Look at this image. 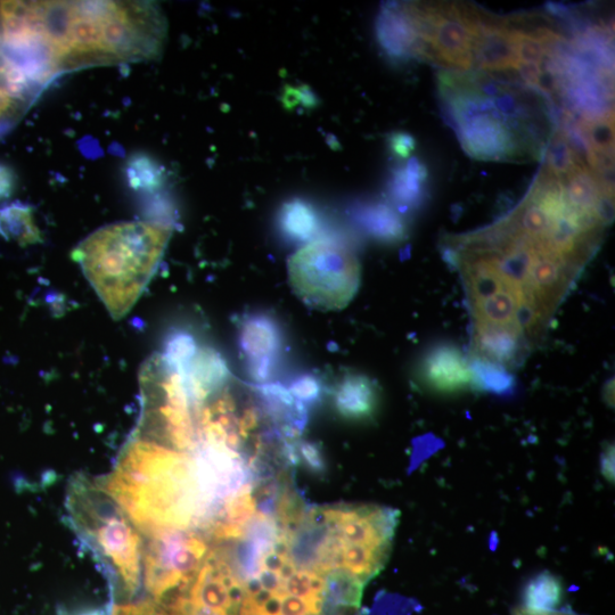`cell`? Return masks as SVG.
Returning a JSON list of instances; mask_svg holds the SVG:
<instances>
[{
	"mask_svg": "<svg viewBox=\"0 0 615 615\" xmlns=\"http://www.w3.org/2000/svg\"><path fill=\"white\" fill-rule=\"evenodd\" d=\"M519 60L511 38L508 20H496L485 14L477 45L474 49V68L483 72L516 71Z\"/></svg>",
	"mask_w": 615,
	"mask_h": 615,
	"instance_id": "obj_15",
	"label": "cell"
},
{
	"mask_svg": "<svg viewBox=\"0 0 615 615\" xmlns=\"http://www.w3.org/2000/svg\"><path fill=\"white\" fill-rule=\"evenodd\" d=\"M299 88L301 92V105L303 108L308 110L316 109L318 105V98L313 92V89L307 85H301Z\"/></svg>",
	"mask_w": 615,
	"mask_h": 615,
	"instance_id": "obj_38",
	"label": "cell"
},
{
	"mask_svg": "<svg viewBox=\"0 0 615 615\" xmlns=\"http://www.w3.org/2000/svg\"><path fill=\"white\" fill-rule=\"evenodd\" d=\"M258 578L262 589H265L267 592L275 595H285L284 580L281 578L280 574L272 571L261 570L258 574Z\"/></svg>",
	"mask_w": 615,
	"mask_h": 615,
	"instance_id": "obj_33",
	"label": "cell"
},
{
	"mask_svg": "<svg viewBox=\"0 0 615 615\" xmlns=\"http://www.w3.org/2000/svg\"><path fill=\"white\" fill-rule=\"evenodd\" d=\"M290 283L308 306L331 311L347 307L362 280V267L347 244L319 239L303 245L289 261Z\"/></svg>",
	"mask_w": 615,
	"mask_h": 615,
	"instance_id": "obj_8",
	"label": "cell"
},
{
	"mask_svg": "<svg viewBox=\"0 0 615 615\" xmlns=\"http://www.w3.org/2000/svg\"><path fill=\"white\" fill-rule=\"evenodd\" d=\"M423 184L420 178L410 174L405 167L393 171L389 188L390 196L397 204V211L401 216L420 207L425 198Z\"/></svg>",
	"mask_w": 615,
	"mask_h": 615,
	"instance_id": "obj_26",
	"label": "cell"
},
{
	"mask_svg": "<svg viewBox=\"0 0 615 615\" xmlns=\"http://www.w3.org/2000/svg\"><path fill=\"white\" fill-rule=\"evenodd\" d=\"M469 362L473 390L491 393L498 397H510L518 387L511 369L479 357L471 356Z\"/></svg>",
	"mask_w": 615,
	"mask_h": 615,
	"instance_id": "obj_23",
	"label": "cell"
},
{
	"mask_svg": "<svg viewBox=\"0 0 615 615\" xmlns=\"http://www.w3.org/2000/svg\"><path fill=\"white\" fill-rule=\"evenodd\" d=\"M560 180L565 202L570 208L585 213V215L598 217V203H600L603 193L608 192L602 190L593 171L586 164H577L570 174Z\"/></svg>",
	"mask_w": 615,
	"mask_h": 615,
	"instance_id": "obj_20",
	"label": "cell"
},
{
	"mask_svg": "<svg viewBox=\"0 0 615 615\" xmlns=\"http://www.w3.org/2000/svg\"><path fill=\"white\" fill-rule=\"evenodd\" d=\"M300 463L305 464L307 469L314 474L326 473V462L321 448L309 441H300L297 444Z\"/></svg>",
	"mask_w": 615,
	"mask_h": 615,
	"instance_id": "obj_30",
	"label": "cell"
},
{
	"mask_svg": "<svg viewBox=\"0 0 615 615\" xmlns=\"http://www.w3.org/2000/svg\"><path fill=\"white\" fill-rule=\"evenodd\" d=\"M16 186V175L12 168L0 163V201L10 198Z\"/></svg>",
	"mask_w": 615,
	"mask_h": 615,
	"instance_id": "obj_34",
	"label": "cell"
},
{
	"mask_svg": "<svg viewBox=\"0 0 615 615\" xmlns=\"http://www.w3.org/2000/svg\"><path fill=\"white\" fill-rule=\"evenodd\" d=\"M80 615H108L104 611H89Z\"/></svg>",
	"mask_w": 615,
	"mask_h": 615,
	"instance_id": "obj_40",
	"label": "cell"
},
{
	"mask_svg": "<svg viewBox=\"0 0 615 615\" xmlns=\"http://www.w3.org/2000/svg\"><path fill=\"white\" fill-rule=\"evenodd\" d=\"M281 103L287 111H293L301 104V92L299 87L286 85L283 88Z\"/></svg>",
	"mask_w": 615,
	"mask_h": 615,
	"instance_id": "obj_36",
	"label": "cell"
},
{
	"mask_svg": "<svg viewBox=\"0 0 615 615\" xmlns=\"http://www.w3.org/2000/svg\"><path fill=\"white\" fill-rule=\"evenodd\" d=\"M171 234L168 224L129 221L98 229L73 251V260L117 321L150 284Z\"/></svg>",
	"mask_w": 615,
	"mask_h": 615,
	"instance_id": "obj_4",
	"label": "cell"
},
{
	"mask_svg": "<svg viewBox=\"0 0 615 615\" xmlns=\"http://www.w3.org/2000/svg\"><path fill=\"white\" fill-rule=\"evenodd\" d=\"M142 414L133 434L183 453L199 442L196 409L183 376L162 355H154L141 369Z\"/></svg>",
	"mask_w": 615,
	"mask_h": 615,
	"instance_id": "obj_6",
	"label": "cell"
},
{
	"mask_svg": "<svg viewBox=\"0 0 615 615\" xmlns=\"http://www.w3.org/2000/svg\"><path fill=\"white\" fill-rule=\"evenodd\" d=\"M317 615H322V614H317Z\"/></svg>",
	"mask_w": 615,
	"mask_h": 615,
	"instance_id": "obj_41",
	"label": "cell"
},
{
	"mask_svg": "<svg viewBox=\"0 0 615 615\" xmlns=\"http://www.w3.org/2000/svg\"><path fill=\"white\" fill-rule=\"evenodd\" d=\"M364 584L346 570L336 569L325 574L323 608H359Z\"/></svg>",
	"mask_w": 615,
	"mask_h": 615,
	"instance_id": "obj_24",
	"label": "cell"
},
{
	"mask_svg": "<svg viewBox=\"0 0 615 615\" xmlns=\"http://www.w3.org/2000/svg\"><path fill=\"white\" fill-rule=\"evenodd\" d=\"M287 390L290 391L294 399H297L307 409L316 406L323 395L321 381L309 374L295 377Z\"/></svg>",
	"mask_w": 615,
	"mask_h": 615,
	"instance_id": "obj_29",
	"label": "cell"
},
{
	"mask_svg": "<svg viewBox=\"0 0 615 615\" xmlns=\"http://www.w3.org/2000/svg\"><path fill=\"white\" fill-rule=\"evenodd\" d=\"M376 37L392 60L413 59L416 36L401 4L382 7L376 20Z\"/></svg>",
	"mask_w": 615,
	"mask_h": 615,
	"instance_id": "obj_18",
	"label": "cell"
},
{
	"mask_svg": "<svg viewBox=\"0 0 615 615\" xmlns=\"http://www.w3.org/2000/svg\"><path fill=\"white\" fill-rule=\"evenodd\" d=\"M438 80L442 112L471 158L500 162L545 158L557 130L551 98L486 72L441 71Z\"/></svg>",
	"mask_w": 615,
	"mask_h": 615,
	"instance_id": "obj_1",
	"label": "cell"
},
{
	"mask_svg": "<svg viewBox=\"0 0 615 615\" xmlns=\"http://www.w3.org/2000/svg\"><path fill=\"white\" fill-rule=\"evenodd\" d=\"M126 178L130 188L136 192L154 193L166 183V169L149 154L137 153L129 159Z\"/></svg>",
	"mask_w": 615,
	"mask_h": 615,
	"instance_id": "obj_25",
	"label": "cell"
},
{
	"mask_svg": "<svg viewBox=\"0 0 615 615\" xmlns=\"http://www.w3.org/2000/svg\"><path fill=\"white\" fill-rule=\"evenodd\" d=\"M512 615H579V614L574 613L572 611H567V610H556L553 612H532L520 606V608H516L513 610Z\"/></svg>",
	"mask_w": 615,
	"mask_h": 615,
	"instance_id": "obj_39",
	"label": "cell"
},
{
	"mask_svg": "<svg viewBox=\"0 0 615 615\" xmlns=\"http://www.w3.org/2000/svg\"><path fill=\"white\" fill-rule=\"evenodd\" d=\"M100 483L145 536L203 527L205 512L191 454L133 436Z\"/></svg>",
	"mask_w": 615,
	"mask_h": 615,
	"instance_id": "obj_3",
	"label": "cell"
},
{
	"mask_svg": "<svg viewBox=\"0 0 615 615\" xmlns=\"http://www.w3.org/2000/svg\"><path fill=\"white\" fill-rule=\"evenodd\" d=\"M291 562L289 555L270 551L261 561V570L272 571L280 574L287 563Z\"/></svg>",
	"mask_w": 615,
	"mask_h": 615,
	"instance_id": "obj_35",
	"label": "cell"
},
{
	"mask_svg": "<svg viewBox=\"0 0 615 615\" xmlns=\"http://www.w3.org/2000/svg\"><path fill=\"white\" fill-rule=\"evenodd\" d=\"M564 600V586L556 574L544 571L532 577L522 592V608L532 612H553Z\"/></svg>",
	"mask_w": 615,
	"mask_h": 615,
	"instance_id": "obj_22",
	"label": "cell"
},
{
	"mask_svg": "<svg viewBox=\"0 0 615 615\" xmlns=\"http://www.w3.org/2000/svg\"><path fill=\"white\" fill-rule=\"evenodd\" d=\"M180 375L183 376L188 395L198 413L209 399L226 389L231 372L217 350L200 347L186 371Z\"/></svg>",
	"mask_w": 615,
	"mask_h": 615,
	"instance_id": "obj_14",
	"label": "cell"
},
{
	"mask_svg": "<svg viewBox=\"0 0 615 615\" xmlns=\"http://www.w3.org/2000/svg\"><path fill=\"white\" fill-rule=\"evenodd\" d=\"M210 547L209 540L196 530L167 529L146 536L144 584L152 600L169 592L182 593L191 600Z\"/></svg>",
	"mask_w": 615,
	"mask_h": 615,
	"instance_id": "obj_9",
	"label": "cell"
},
{
	"mask_svg": "<svg viewBox=\"0 0 615 615\" xmlns=\"http://www.w3.org/2000/svg\"><path fill=\"white\" fill-rule=\"evenodd\" d=\"M416 376L425 389L440 395L472 389L469 358L451 343H440L426 351L417 365Z\"/></svg>",
	"mask_w": 615,
	"mask_h": 615,
	"instance_id": "obj_11",
	"label": "cell"
},
{
	"mask_svg": "<svg viewBox=\"0 0 615 615\" xmlns=\"http://www.w3.org/2000/svg\"><path fill=\"white\" fill-rule=\"evenodd\" d=\"M545 158L546 161L543 169L557 179H562L570 174L577 164H584L574 154L562 129L555 131L551 142L548 144Z\"/></svg>",
	"mask_w": 615,
	"mask_h": 615,
	"instance_id": "obj_27",
	"label": "cell"
},
{
	"mask_svg": "<svg viewBox=\"0 0 615 615\" xmlns=\"http://www.w3.org/2000/svg\"><path fill=\"white\" fill-rule=\"evenodd\" d=\"M416 40L413 59L436 63L450 71L474 68V49L485 14L464 3L401 4Z\"/></svg>",
	"mask_w": 615,
	"mask_h": 615,
	"instance_id": "obj_7",
	"label": "cell"
},
{
	"mask_svg": "<svg viewBox=\"0 0 615 615\" xmlns=\"http://www.w3.org/2000/svg\"><path fill=\"white\" fill-rule=\"evenodd\" d=\"M0 236L21 246L41 242V232L30 205L12 203L0 208Z\"/></svg>",
	"mask_w": 615,
	"mask_h": 615,
	"instance_id": "obj_21",
	"label": "cell"
},
{
	"mask_svg": "<svg viewBox=\"0 0 615 615\" xmlns=\"http://www.w3.org/2000/svg\"><path fill=\"white\" fill-rule=\"evenodd\" d=\"M199 349L198 342L193 335L180 331L170 335L162 357L171 368L183 374Z\"/></svg>",
	"mask_w": 615,
	"mask_h": 615,
	"instance_id": "obj_28",
	"label": "cell"
},
{
	"mask_svg": "<svg viewBox=\"0 0 615 615\" xmlns=\"http://www.w3.org/2000/svg\"><path fill=\"white\" fill-rule=\"evenodd\" d=\"M389 145L391 152L400 160H409L416 149L415 138L408 133H393Z\"/></svg>",
	"mask_w": 615,
	"mask_h": 615,
	"instance_id": "obj_31",
	"label": "cell"
},
{
	"mask_svg": "<svg viewBox=\"0 0 615 615\" xmlns=\"http://www.w3.org/2000/svg\"><path fill=\"white\" fill-rule=\"evenodd\" d=\"M601 472L609 482H614V445L604 448L601 456Z\"/></svg>",
	"mask_w": 615,
	"mask_h": 615,
	"instance_id": "obj_37",
	"label": "cell"
},
{
	"mask_svg": "<svg viewBox=\"0 0 615 615\" xmlns=\"http://www.w3.org/2000/svg\"><path fill=\"white\" fill-rule=\"evenodd\" d=\"M277 225L287 241L313 242L322 229V218L313 204L302 199H293L282 205Z\"/></svg>",
	"mask_w": 615,
	"mask_h": 615,
	"instance_id": "obj_19",
	"label": "cell"
},
{
	"mask_svg": "<svg viewBox=\"0 0 615 615\" xmlns=\"http://www.w3.org/2000/svg\"><path fill=\"white\" fill-rule=\"evenodd\" d=\"M39 90L0 53V135L13 126Z\"/></svg>",
	"mask_w": 615,
	"mask_h": 615,
	"instance_id": "obj_16",
	"label": "cell"
},
{
	"mask_svg": "<svg viewBox=\"0 0 615 615\" xmlns=\"http://www.w3.org/2000/svg\"><path fill=\"white\" fill-rule=\"evenodd\" d=\"M287 554L295 569L318 573L332 528L326 508L308 510L305 518L289 535H285Z\"/></svg>",
	"mask_w": 615,
	"mask_h": 615,
	"instance_id": "obj_12",
	"label": "cell"
},
{
	"mask_svg": "<svg viewBox=\"0 0 615 615\" xmlns=\"http://www.w3.org/2000/svg\"><path fill=\"white\" fill-rule=\"evenodd\" d=\"M333 407L343 420L371 421L379 412L381 390L379 385L362 373L344 374L332 391Z\"/></svg>",
	"mask_w": 615,
	"mask_h": 615,
	"instance_id": "obj_13",
	"label": "cell"
},
{
	"mask_svg": "<svg viewBox=\"0 0 615 615\" xmlns=\"http://www.w3.org/2000/svg\"><path fill=\"white\" fill-rule=\"evenodd\" d=\"M70 523L103 567L114 600L128 602L142 580V533L100 482L77 477L68 492Z\"/></svg>",
	"mask_w": 615,
	"mask_h": 615,
	"instance_id": "obj_5",
	"label": "cell"
},
{
	"mask_svg": "<svg viewBox=\"0 0 615 615\" xmlns=\"http://www.w3.org/2000/svg\"><path fill=\"white\" fill-rule=\"evenodd\" d=\"M239 344L246 371L254 382L273 379L285 348L283 327L275 316L253 313L242 319Z\"/></svg>",
	"mask_w": 615,
	"mask_h": 615,
	"instance_id": "obj_10",
	"label": "cell"
},
{
	"mask_svg": "<svg viewBox=\"0 0 615 615\" xmlns=\"http://www.w3.org/2000/svg\"><path fill=\"white\" fill-rule=\"evenodd\" d=\"M352 218L376 242L397 244L407 237V226L403 216L387 202L374 201L357 205Z\"/></svg>",
	"mask_w": 615,
	"mask_h": 615,
	"instance_id": "obj_17",
	"label": "cell"
},
{
	"mask_svg": "<svg viewBox=\"0 0 615 615\" xmlns=\"http://www.w3.org/2000/svg\"><path fill=\"white\" fill-rule=\"evenodd\" d=\"M40 35L61 70L158 55L166 22L149 4L35 2Z\"/></svg>",
	"mask_w": 615,
	"mask_h": 615,
	"instance_id": "obj_2",
	"label": "cell"
},
{
	"mask_svg": "<svg viewBox=\"0 0 615 615\" xmlns=\"http://www.w3.org/2000/svg\"><path fill=\"white\" fill-rule=\"evenodd\" d=\"M280 615H315L313 606L305 598L283 595Z\"/></svg>",
	"mask_w": 615,
	"mask_h": 615,
	"instance_id": "obj_32",
	"label": "cell"
}]
</instances>
